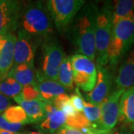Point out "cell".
<instances>
[{
  "mask_svg": "<svg viewBox=\"0 0 134 134\" xmlns=\"http://www.w3.org/2000/svg\"><path fill=\"white\" fill-rule=\"evenodd\" d=\"M114 81L115 90H126L134 86V49L121 64Z\"/></svg>",
  "mask_w": 134,
  "mask_h": 134,
  "instance_id": "15",
  "label": "cell"
},
{
  "mask_svg": "<svg viewBox=\"0 0 134 134\" xmlns=\"http://www.w3.org/2000/svg\"><path fill=\"white\" fill-rule=\"evenodd\" d=\"M0 134H24V133H14V132H9V131H5L0 130Z\"/></svg>",
  "mask_w": 134,
  "mask_h": 134,
  "instance_id": "32",
  "label": "cell"
},
{
  "mask_svg": "<svg viewBox=\"0 0 134 134\" xmlns=\"http://www.w3.org/2000/svg\"><path fill=\"white\" fill-rule=\"evenodd\" d=\"M20 30L33 37H46L52 33V18L46 5L41 2L30 3L25 8L20 18Z\"/></svg>",
  "mask_w": 134,
  "mask_h": 134,
  "instance_id": "3",
  "label": "cell"
},
{
  "mask_svg": "<svg viewBox=\"0 0 134 134\" xmlns=\"http://www.w3.org/2000/svg\"><path fill=\"white\" fill-rule=\"evenodd\" d=\"M66 90L73 88V72L69 57H65L60 63L58 72V81Z\"/></svg>",
  "mask_w": 134,
  "mask_h": 134,
  "instance_id": "20",
  "label": "cell"
},
{
  "mask_svg": "<svg viewBox=\"0 0 134 134\" xmlns=\"http://www.w3.org/2000/svg\"><path fill=\"white\" fill-rule=\"evenodd\" d=\"M7 121L12 124H29V121L23 109L19 105L10 106L2 114Z\"/></svg>",
  "mask_w": 134,
  "mask_h": 134,
  "instance_id": "21",
  "label": "cell"
},
{
  "mask_svg": "<svg viewBox=\"0 0 134 134\" xmlns=\"http://www.w3.org/2000/svg\"><path fill=\"white\" fill-rule=\"evenodd\" d=\"M125 90H115L100 104V119L98 130L110 132L117 125L119 117L120 98Z\"/></svg>",
  "mask_w": 134,
  "mask_h": 134,
  "instance_id": "7",
  "label": "cell"
},
{
  "mask_svg": "<svg viewBox=\"0 0 134 134\" xmlns=\"http://www.w3.org/2000/svg\"><path fill=\"white\" fill-rule=\"evenodd\" d=\"M24 134H45L43 133H40L38 131H31V132H28V133H25Z\"/></svg>",
  "mask_w": 134,
  "mask_h": 134,
  "instance_id": "33",
  "label": "cell"
},
{
  "mask_svg": "<svg viewBox=\"0 0 134 134\" xmlns=\"http://www.w3.org/2000/svg\"><path fill=\"white\" fill-rule=\"evenodd\" d=\"M36 86L42 99L48 104H52L57 96L65 93L66 91V89L57 81L46 78L39 71L36 73Z\"/></svg>",
  "mask_w": 134,
  "mask_h": 134,
  "instance_id": "12",
  "label": "cell"
},
{
  "mask_svg": "<svg viewBox=\"0 0 134 134\" xmlns=\"http://www.w3.org/2000/svg\"><path fill=\"white\" fill-rule=\"evenodd\" d=\"M84 5V0H49L46 3L51 18L60 32L69 26Z\"/></svg>",
  "mask_w": 134,
  "mask_h": 134,
  "instance_id": "5",
  "label": "cell"
},
{
  "mask_svg": "<svg viewBox=\"0 0 134 134\" xmlns=\"http://www.w3.org/2000/svg\"><path fill=\"white\" fill-rule=\"evenodd\" d=\"M46 117L40 122L39 128L49 133H55L66 125V117L61 110L56 109L52 104H45Z\"/></svg>",
  "mask_w": 134,
  "mask_h": 134,
  "instance_id": "14",
  "label": "cell"
},
{
  "mask_svg": "<svg viewBox=\"0 0 134 134\" xmlns=\"http://www.w3.org/2000/svg\"><path fill=\"white\" fill-rule=\"evenodd\" d=\"M20 2L0 0V35L13 34L19 24Z\"/></svg>",
  "mask_w": 134,
  "mask_h": 134,
  "instance_id": "9",
  "label": "cell"
},
{
  "mask_svg": "<svg viewBox=\"0 0 134 134\" xmlns=\"http://www.w3.org/2000/svg\"><path fill=\"white\" fill-rule=\"evenodd\" d=\"M15 41L16 35L14 33L4 35V40L0 47V79L8 77L13 66Z\"/></svg>",
  "mask_w": 134,
  "mask_h": 134,
  "instance_id": "13",
  "label": "cell"
},
{
  "mask_svg": "<svg viewBox=\"0 0 134 134\" xmlns=\"http://www.w3.org/2000/svg\"><path fill=\"white\" fill-rule=\"evenodd\" d=\"M97 80L95 86L90 92L87 93V101L100 105L106 97L110 94V89L113 84V75L109 68L106 66L97 65Z\"/></svg>",
  "mask_w": 134,
  "mask_h": 134,
  "instance_id": "11",
  "label": "cell"
},
{
  "mask_svg": "<svg viewBox=\"0 0 134 134\" xmlns=\"http://www.w3.org/2000/svg\"><path fill=\"white\" fill-rule=\"evenodd\" d=\"M23 88V86L11 77H6L4 79H0V92L8 98H14L19 96Z\"/></svg>",
  "mask_w": 134,
  "mask_h": 134,
  "instance_id": "22",
  "label": "cell"
},
{
  "mask_svg": "<svg viewBox=\"0 0 134 134\" xmlns=\"http://www.w3.org/2000/svg\"><path fill=\"white\" fill-rule=\"evenodd\" d=\"M113 5L106 2L98 8L95 31L96 61L98 66H104L108 63L107 51L110 45L113 27Z\"/></svg>",
  "mask_w": 134,
  "mask_h": 134,
  "instance_id": "4",
  "label": "cell"
},
{
  "mask_svg": "<svg viewBox=\"0 0 134 134\" xmlns=\"http://www.w3.org/2000/svg\"><path fill=\"white\" fill-rule=\"evenodd\" d=\"M134 45V16L121 19L112 27L108 63L115 67Z\"/></svg>",
  "mask_w": 134,
  "mask_h": 134,
  "instance_id": "2",
  "label": "cell"
},
{
  "mask_svg": "<svg viewBox=\"0 0 134 134\" xmlns=\"http://www.w3.org/2000/svg\"><path fill=\"white\" fill-rule=\"evenodd\" d=\"M119 121L126 124L134 123V86L125 90L120 98Z\"/></svg>",
  "mask_w": 134,
  "mask_h": 134,
  "instance_id": "17",
  "label": "cell"
},
{
  "mask_svg": "<svg viewBox=\"0 0 134 134\" xmlns=\"http://www.w3.org/2000/svg\"><path fill=\"white\" fill-rule=\"evenodd\" d=\"M60 110L62 111L63 113H64V115H66V118L72 117V116H74L77 113V111L74 108V107H73L72 103H71V101H70V97H69V99L67 100L63 104Z\"/></svg>",
  "mask_w": 134,
  "mask_h": 134,
  "instance_id": "28",
  "label": "cell"
},
{
  "mask_svg": "<svg viewBox=\"0 0 134 134\" xmlns=\"http://www.w3.org/2000/svg\"><path fill=\"white\" fill-rule=\"evenodd\" d=\"M69 58L75 83L83 91L90 92L97 80V67L95 63L81 54H75Z\"/></svg>",
  "mask_w": 134,
  "mask_h": 134,
  "instance_id": "6",
  "label": "cell"
},
{
  "mask_svg": "<svg viewBox=\"0 0 134 134\" xmlns=\"http://www.w3.org/2000/svg\"><path fill=\"white\" fill-rule=\"evenodd\" d=\"M98 7L95 3L83 6L69 25V40L74 45L77 54H81L96 60L95 31Z\"/></svg>",
  "mask_w": 134,
  "mask_h": 134,
  "instance_id": "1",
  "label": "cell"
},
{
  "mask_svg": "<svg viewBox=\"0 0 134 134\" xmlns=\"http://www.w3.org/2000/svg\"><path fill=\"white\" fill-rule=\"evenodd\" d=\"M83 113L90 123L92 127L98 130L100 119V105H96L84 100Z\"/></svg>",
  "mask_w": 134,
  "mask_h": 134,
  "instance_id": "23",
  "label": "cell"
},
{
  "mask_svg": "<svg viewBox=\"0 0 134 134\" xmlns=\"http://www.w3.org/2000/svg\"><path fill=\"white\" fill-rule=\"evenodd\" d=\"M66 125L79 130L91 127L90 123L86 119L83 113L80 112H77L76 114L72 117L66 118Z\"/></svg>",
  "mask_w": 134,
  "mask_h": 134,
  "instance_id": "24",
  "label": "cell"
},
{
  "mask_svg": "<svg viewBox=\"0 0 134 134\" xmlns=\"http://www.w3.org/2000/svg\"><path fill=\"white\" fill-rule=\"evenodd\" d=\"M55 134H84L79 130L75 129L68 125H64L63 127L56 132Z\"/></svg>",
  "mask_w": 134,
  "mask_h": 134,
  "instance_id": "30",
  "label": "cell"
},
{
  "mask_svg": "<svg viewBox=\"0 0 134 134\" xmlns=\"http://www.w3.org/2000/svg\"><path fill=\"white\" fill-rule=\"evenodd\" d=\"M35 45L32 37L19 29L17 35H16V41L14 50V67L20 64L34 65Z\"/></svg>",
  "mask_w": 134,
  "mask_h": 134,
  "instance_id": "10",
  "label": "cell"
},
{
  "mask_svg": "<svg viewBox=\"0 0 134 134\" xmlns=\"http://www.w3.org/2000/svg\"><path fill=\"white\" fill-rule=\"evenodd\" d=\"M134 16V1L119 0L113 6V25L121 19Z\"/></svg>",
  "mask_w": 134,
  "mask_h": 134,
  "instance_id": "19",
  "label": "cell"
},
{
  "mask_svg": "<svg viewBox=\"0 0 134 134\" xmlns=\"http://www.w3.org/2000/svg\"><path fill=\"white\" fill-rule=\"evenodd\" d=\"M43 60L40 73L46 78L58 81L59 66L64 59L65 53L62 46L56 41H50L43 46Z\"/></svg>",
  "mask_w": 134,
  "mask_h": 134,
  "instance_id": "8",
  "label": "cell"
},
{
  "mask_svg": "<svg viewBox=\"0 0 134 134\" xmlns=\"http://www.w3.org/2000/svg\"><path fill=\"white\" fill-rule=\"evenodd\" d=\"M10 106V98L4 96L0 92V115L1 113H3Z\"/></svg>",
  "mask_w": 134,
  "mask_h": 134,
  "instance_id": "29",
  "label": "cell"
},
{
  "mask_svg": "<svg viewBox=\"0 0 134 134\" xmlns=\"http://www.w3.org/2000/svg\"><path fill=\"white\" fill-rule=\"evenodd\" d=\"M113 134H133V133L130 130L127 129V128L122 127L119 130H117L116 132H114V133L113 132Z\"/></svg>",
  "mask_w": 134,
  "mask_h": 134,
  "instance_id": "31",
  "label": "cell"
},
{
  "mask_svg": "<svg viewBox=\"0 0 134 134\" xmlns=\"http://www.w3.org/2000/svg\"><path fill=\"white\" fill-rule=\"evenodd\" d=\"M70 101L77 112L83 113L84 100L77 90H76L75 94H73L70 96Z\"/></svg>",
  "mask_w": 134,
  "mask_h": 134,
  "instance_id": "27",
  "label": "cell"
},
{
  "mask_svg": "<svg viewBox=\"0 0 134 134\" xmlns=\"http://www.w3.org/2000/svg\"><path fill=\"white\" fill-rule=\"evenodd\" d=\"M23 109L31 123H40L46 117V102L43 99L24 100L14 99Z\"/></svg>",
  "mask_w": 134,
  "mask_h": 134,
  "instance_id": "16",
  "label": "cell"
},
{
  "mask_svg": "<svg viewBox=\"0 0 134 134\" xmlns=\"http://www.w3.org/2000/svg\"><path fill=\"white\" fill-rule=\"evenodd\" d=\"M14 99H20L24 100H31L36 99H42L38 90L35 84H30L23 86V90L19 96L15 97Z\"/></svg>",
  "mask_w": 134,
  "mask_h": 134,
  "instance_id": "25",
  "label": "cell"
},
{
  "mask_svg": "<svg viewBox=\"0 0 134 134\" xmlns=\"http://www.w3.org/2000/svg\"><path fill=\"white\" fill-rule=\"evenodd\" d=\"M23 125L21 124H12L9 123L3 118V116L0 115V130L16 133L18 130L21 129Z\"/></svg>",
  "mask_w": 134,
  "mask_h": 134,
  "instance_id": "26",
  "label": "cell"
},
{
  "mask_svg": "<svg viewBox=\"0 0 134 134\" xmlns=\"http://www.w3.org/2000/svg\"><path fill=\"white\" fill-rule=\"evenodd\" d=\"M131 130H132V131L134 133V123L133 124H132V126H131Z\"/></svg>",
  "mask_w": 134,
  "mask_h": 134,
  "instance_id": "34",
  "label": "cell"
},
{
  "mask_svg": "<svg viewBox=\"0 0 134 134\" xmlns=\"http://www.w3.org/2000/svg\"><path fill=\"white\" fill-rule=\"evenodd\" d=\"M8 77L14 79L20 85L25 86L36 83V76L34 72V65L20 64L12 67L8 72Z\"/></svg>",
  "mask_w": 134,
  "mask_h": 134,
  "instance_id": "18",
  "label": "cell"
}]
</instances>
